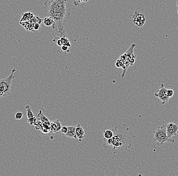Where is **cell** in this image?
<instances>
[{
	"instance_id": "6da1fadb",
	"label": "cell",
	"mask_w": 178,
	"mask_h": 176,
	"mask_svg": "<svg viewBox=\"0 0 178 176\" xmlns=\"http://www.w3.org/2000/svg\"><path fill=\"white\" fill-rule=\"evenodd\" d=\"M44 5L45 16L54 20V23L51 26L52 29L60 37L66 35V25L71 14L69 0H46Z\"/></svg>"
},
{
	"instance_id": "7a4b0ae2",
	"label": "cell",
	"mask_w": 178,
	"mask_h": 176,
	"mask_svg": "<svg viewBox=\"0 0 178 176\" xmlns=\"http://www.w3.org/2000/svg\"><path fill=\"white\" fill-rule=\"evenodd\" d=\"M112 151L114 154L121 152L132 147V141L136 136L133 134L131 127L127 124L115 127L112 130Z\"/></svg>"
},
{
	"instance_id": "3957f363",
	"label": "cell",
	"mask_w": 178,
	"mask_h": 176,
	"mask_svg": "<svg viewBox=\"0 0 178 176\" xmlns=\"http://www.w3.org/2000/svg\"><path fill=\"white\" fill-rule=\"evenodd\" d=\"M15 69H13L9 75L4 79L0 80V99L9 95L12 89V81L15 76Z\"/></svg>"
},
{
	"instance_id": "277c9868",
	"label": "cell",
	"mask_w": 178,
	"mask_h": 176,
	"mask_svg": "<svg viewBox=\"0 0 178 176\" xmlns=\"http://www.w3.org/2000/svg\"><path fill=\"white\" fill-rule=\"evenodd\" d=\"M154 137L153 140L158 145H163L166 142L174 143L175 140L174 138H169L166 132V124H164L158 127L157 130L153 131Z\"/></svg>"
},
{
	"instance_id": "5b68a950",
	"label": "cell",
	"mask_w": 178,
	"mask_h": 176,
	"mask_svg": "<svg viewBox=\"0 0 178 176\" xmlns=\"http://www.w3.org/2000/svg\"><path fill=\"white\" fill-rule=\"evenodd\" d=\"M135 46V44H132L129 49H128V50L124 53V54L125 55V57H126V60H125V61L123 62V65L122 66L123 70V73H122V78H123L125 76V73H126L128 68L130 66H133V64L135 63L136 55L134 54V49Z\"/></svg>"
},
{
	"instance_id": "8992f818",
	"label": "cell",
	"mask_w": 178,
	"mask_h": 176,
	"mask_svg": "<svg viewBox=\"0 0 178 176\" xmlns=\"http://www.w3.org/2000/svg\"><path fill=\"white\" fill-rule=\"evenodd\" d=\"M132 20L136 26L139 28H142L145 24L146 20L144 14L141 13L138 10H135L132 15Z\"/></svg>"
},
{
	"instance_id": "52a82bcc",
	"label": "cell",
	"mask_w": 178,
	"mask_h": 176,
	"mask_svg": "<svg viewBox=\"0 0 178 176\" xmlns=\"http://www.w3.org/2000/svg\"><path fill=\"white\" fill-rule=\"evenodd\" d=\"M167 90L168 89L164 87V84L161 83L160 84V88L157 90L156 92L154 94L156 97L158 98L161 101L162 104L163 105L168 102L170 99L167 94Z\"/></svg>"
},
{
	"instance_id": "ba28073f",
	"label": "cell",
	"mask_w": 178,
	"mask_h": 176,
	"mask_svg": "<svg viewBox=\"0 0 178 176\" xmlns=\"http://www.w3.org/2000/svg\"><path fill=\"white\" fill-rule=\"evenodd\" d=\"M166 132L169 138H172L178 134V125L174 122H169L166 124Z\"/></svg>"
},
{
	"instance_id": "9c48e42d",
	"label": "cell",
	"mask_w": 178,
	"mask_h": 176,
	"mask_svg": "<svg viewBox=\"0 0 178 176\" xmlns=\"http://www.w3.org/2000/svg\"><path fill=\"white\" fill-rule=\"evenodd\" d=\"M62 127L61 123L58 119H55L51 122L50 124V132L58 134L60 132V130Z\"/></svg>"
},
{
	"instance_id": "30bf717a",
	"label": "cell",
	"mask_w": 178,
	"mask_h": 176,
	"mask_svg": "<svg viewBox=\"0 0 178 176\" xmlns=\"http://www.w3.org/2000/svg\"><path fill=\"white\" fill-rule=\"evenodd\" d=\"M75 136L76 139H78L80 142L85 138V131L80 123L75 126Z\"/></svg>"
},
{
	"instance_id": "8fae6325",
	"label": "cell",
	"mask_w": 178,
	"mask_h": 176,
	"mask_svg": "<svg viewBox=\"0 0 178 176\" xmlns=\"http://www.w3.org/2000/svg\"><path fill=\"white\" fill-rule=\"evenodd\" d=\"M68 131L65 136L68 138H76L75 136V126H68Z\"/></svg>"
},
{
	"instance_id": "7c38bea8",
	"label": "cell",
	"mask_w": 178,
	"mask_h": 176,
	"mask_svg": "<svg viewBox=\"0 0 178 176\" xmlns=\"http://www.w3.org/2000/svg\"><path fill=\"white\" fill-rule=\"evenodd\" d=\"M37 116L39 119V120H40L43 124H48L50 125L51 124V122L49 120V119L47 118V117H46V116L43 113L42 111L40 110L39 111V113L37 115Z\"/></svg>"
},
{
	"instance_id": "4fadbf2b",
	"label": "cell",
	"mask_w": 178,
	"mask_h": 176,
	"mask_svg": "<svg viewBox=\"0 0 178 176\" xmlns=\"http://www.w3.org/2000/svg\"><path fill=\"white\" fill-rule=\"evenodd\" d=\"M34 16V14L30 12H27L24 13H22V17L21 18L19 22H23V21H29L32 19Z\"/></svg>"
},
{
	"instance_id": "5bb4252c",
	"label": "cell",
	"mask_w": 178,
	"mask_h": 176,
	"mask_svg": "<svg viewBox=\"0 0 178 176\" xmlns=\"http://www.w3.org/2000/svg\"><path fill=\"white\" fill-rule=\"evenodd\" d=\"M44 24L47 26H52L54 23V20L51 17L45 16L43 19Z\"/></svg>"
},
{
	"instance_id": "9a60e30c",
	"label": "cell",
	"mask_w": 178,
	"mask_h": 176,
	"mask_svg": "<svg viewBox=\"0 0 178 176\" xmlns=\"http://www.w3.org/2000/svg\"><path fill=\"white\" fill-rule=\"evenodd\" d=\"M104 138L105 140H108L109 138H111L113 136V131L112 130H105L103 132Z\"/></svg>"
},
{
	"instance_id": "2e32d148",
	"label": "cell",
	"mask_w": 178,
	"mask_h": 176,
	"mask_svg": "<svg viewBox=\"0 0 178 176\" xmlns=\"http://www.w3.org/2000/svg\"><path fill=\"white\" fill-rule=\"evenodd\" d=\"M25 110H27V119L32 118V117L34 116L33 111H32V110H31V109L30 108V107L29 105H26L25 107Z\"/></svg>"
},
{
	"instance_id": "e0dca14e",
	"label": "cell",
	"mask_w": 178,
	"mask_h": 176,
	"mask_svg": "<svg viewBox=\"0 0 178 176\" xmlns=\"http://www.w3.org/2000/svg\"><path fill=\"white\" fill-rule=\"evenodd\" d=\"M60 38L62 41L63 45H65V46H68V47H71V45L70 44L69 40H68V39L67 38L66 35H64L63 36H62V37H61Z\"/></svg>"
},
{
	"instance_id": "ac0fdd59",
	"label": "cell",
	"mask_w": 178,
	"mask_h": 176,
	"mask_svg": "<svg viewBox=\"0 0 178 176\" xmlns=\"http://www.w3.org/2000/svg\"><path fill=\"white\" fill-rule=\"evenodd\" d=\"M53 41L55 43H56L57 44V45L59 46H63V43H62V41L61 39L60 38H59V37H55V38H54V39L53 40Z\"/></svg>"
},
{
	"instance_id": "d6986e66",
	"label": "cell",
	"mask_w": 178,
	"mask_h": 176,
	"mask_svg": "<svg viewBox=\"0 0 178 176\" xmlns=\"http://www.w3.org/2000/svg\"><path fill=\"white\" fill-rule=\"evenodd\" d=\"M27 122H28V123L30 125H33L36 122H37V119H36V117H35L34 116V117H32V118L27 119Z\"/></svg>"
},
{
	"instance_id": "ffe728a7",
	"label": "cell",
	"mask_w": 178,
	"mask_h": 176,
	"mask_svg": "<svg viewBox=\"0 0 178 176\" xmlns=\"http://www.w3.org/2000/svg\"><path fill=\"white\" fill-rule=\"evenodd\" d=\"M23 113L22 112H17L15 114V119L16 120H20L23 117Z\"/></svg>"
},
{
	"instance_id": "44dd1931",
	"label": "cell",
	"mask_w": 178,
	"mask_h": 176,
	"mask_svg": "<svg viewBox=\"0 0 178 176\" xmlns=\"http://www.w3.org/2000/svg\"><path fill=\"white\" fill-rule=\"evenodd\" d=\"M67 131H68L67 126H62L60 130V132L62 134H63L65 135L67 132Z\"/></svg>"
},
{
	"instance_id": "7402d4cb",
	"label": "cell",
	"mask_w": 178,
	"mask_h": 176,
	"mask_svg": "<svg viewBox=\"0 0 178 176\" xmlns=\"http://www.w3.org/2000/svg\"><path fill=\"white\" fill-rule=\"evenodd\" d=\"M167 94L168 95V97L171 98L173 97L174 94V91L172 89H168L167 91Z\"/></svg>"
},
{
	"instance_id": "603a6c76",
	"label": "cell",
	"mask_w": 178,
	"mask_h": 176,
	"mask_svg": "<svg viewBox=\"0 0 178 176\" xmlns=\"http://www.w3.org/2000/svg\"><path fill=\"white\" fill-rule=\"evenodd\" d=\"M41 29V28L40 24L39 23H35L34 24V31L39 30Z\"/></svg>"
},
{
	"instance_id": "cb8c5ba5",
	"label": "cell",
	"mask_w": 178,
	"mask_h": 176,
	"mask_svg": "<svg viewBox=\"0 0 178 176\" xmlns=\"http://www.w3.org/2000/svg\"><path fill=\"white\" fill-rule=\"evenodd\" d=\"M61 49L62 50V51H65V52H69V50H68V47L65 46V45H63L61 46Z\"/></svg>"
},
{
	"instance_id": "d4e9b609",
	"label": "cell",
	"mask_w": 178,
	"mask_h": 176,
	"mask_svg": "<svg viewBox=\"0 0 178 176\" xmlns=\"http://www.w3.org/2000/svg\"><path fill=\"white\" fill-rule=\"evenodd\" d=\"M176 4H177V13L178 14V0L177 1Z\"/></svg>"
}]
</instances>
